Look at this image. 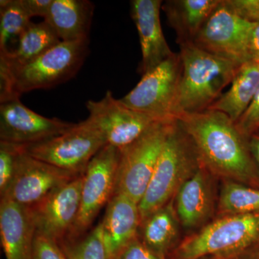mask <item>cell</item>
Returning a JSON list of instances; mask_svg holds the SVG:
<instances>
[{
	"mask_svg": "<svg viewBox=\"0 0 259 259\" xmlns=\"http://www.w3.org/2000/svg\"><path fill=\"white\" fill-rule=\"evenodd\" d=\"M197 150L199 161L213 176L259 189V170L244 136L228 115L216 110L177 117Z\"/></svg>",
	"mask_w": 259,
	"mask_h": 259,
	"instance_id": "6da1fadb",
	"label": "cell"
},
{
	"mask_svg": "<svg viewBox=\"0 0 259 259\" xmlns=\"http://www.w3.org/2000/svg\"><path fill=\"white\" fill-rule=\"evenodd\" d=\"M182 74L175 117L207 110L231 83L241 64L211 54L193 42L180 46Z\"/></svg>",
	"mask_w": 259,
	"mask_h": 259,
	"instance_id": "7a4b0ae2",
	"label": "cell"
},
{
	"mask_svg": "<svg viewBox=\"0 0 259 259\" xmlns=\"http://www.w3.org/2000/svg\"><path fill=\"white\" fill-rule=\"evenodd\" d=\"M89 40L61 41L28 64L8 71L0 68V102L23 93L67 81L81 69L89 54Z\"/></svg>",
	"mask_w": 259,
	"mask_h": 259,
	"instance_id": "3957f363",
	"label": "cell"
},
{
	"mask_svg": "<svg viewBox=\"0 0 259 259\" xmlns=\"http://www.w3.org/2000/svg\"><path fill=\"white\" fill-rule=\"evenodd\" d=\"M200 166L192 139L176 119L144 197L139 202L141 223L173 200L182 185Z\"/></svg>",
	"mask_w": 259,
	"mask_h": 259,
	"instance_id": "277c9868",
	"label": "cell"
},
{
	"mask_svg": "<svg viewBox=\"0 0 259 259\" xmlns=\"http://www.w3.org/2000/svg\"><path fill=\"white\" fill-rule=\"evenodd\" d=\"M259 245V213L217 217L185 238L166 259H202Z\"/></svg>",
	"mask_w": 259,
	"mask_h": 259,
	"instance_id": "5b68a950",
	"label": "cell"
},
{
	"mask_svg": "<svg viewBox=\"0 0 259 259\" xmlns=\"http://www.w3.org/2000/svg\"><path fill=\"white\" fill-rule=\"evenodd\" d=\"M175 120L155 122L134 142L120 149L114 194H123L139 204Z\"/></svg>",
	"mask_w": 259,
	"mask_h": 259,
	"instance_id": "8992f818",
	"label": "cell"
},
{
	"mask_svg": "<svg viewBox=\"0 0 259 259\" xmlns=\"http://www.w3.org/2000/svg\"><path fill=\"white\" fill-rule=\"evenodd\" d=\"M107 144L103 135L87 119L74 124L64 134L22 147L32 157L80 175Z\"/></svg>",
	"mask_w": 259,
	"mask_h": 259,
	"instance_id": "52a82bcc",
	"label": "cell"
},
{
	"mask_svg": "<svg viewBox=\"0 0 259 259\" xmlns=\"http://www.w3.org/2000/svg\"><path fill=\"white\" fill-rule=\"evenodd\" d=\"M182 74L180 53H174L157 67L143 75L120 101L156 122L176 120L175 106Z\"/></svg>",
	"mask_w": 259,
	"mask_h": 259,
	"instance_id": "ba28073f",
	"label": "cell"
},
{
	"mask_svg": "<svg viewBox=\"0 0 259 259\" xmlns=\"http://www.w3.org/2000/svg\"><path fill=\"white\" fill-rule=\"evenodd\" d=\"M120 157V150L107 144L89 163L82 175L77 220L65 241H72L81 238L93 224L102 207L110 202L115 192Z\"/></svg>",
	"mask_w": 259,
	"mask_h": 259,
	"instance_id": "9c48e42d",
	"label": "cell"
},
{
	"mask_svg": "<svg viewBox=\"0 0 259 259\" xmlns=\"http://www.w3.org/2000/svg\"><path fill=\"white\" fill-rule=\"evenodd\" d=\"M253 23L239 16L221 0L199 30L193 44L206 51L243 64L247 62V44Z\"/></svg>",
	"mask_w": 259,
	"mask_h": 259,
	"instance_id": "30bf717a",
	"label": "cell"
},
{
	"mask_svg": "<svg viewBox=\"0 0 259 259\" xmlns=\"http://www.w3.org/2000/svg\"><path fill=\"white\" fill-rule=\"evenodd\" d=\"M77 176L29 156L21 146L14 177L1 199L31 208Z\"/></svg>",
	"mask_w": 259,
	"mask_h": 259,
	"instance_id": "8fae6325",
	"label": "cell"
},
{
	"mask_svg": "<svg viewBox=\"0 0 259 259\" xmlns=\"http://www.w3.org/2000/svg\"><path fill=\"white\" fill-rule=\"evenodd\" d=\"M88 120L103 135L107 144L122 149L156 122L149 116L126 106L110 91L98 101L89 100Z\"/></svg>",
	"mask_w": 259,
	"mask_h": 259,
	"instance_id": "7c38bea8",
	"label": "cell"
},
{
	"mask_svg": "<svg viewBox=\"0 0 259 259\" xmlns=\"http://www.w3.org/2000/svg\"><path fill=\"white\" fill-rule=\"evenodd\" d=\"M74 123L49 118L32 111L20 98L0 105V141L27 146L66 132Z\"/></svg>",
	"mask_w": 259,
	"mask_h": 259,
	"instance_id": "4fadbf2b",
	"label": "cell"
},
{
	"mask_svg": "<svg viewBox=\"0 0 259 259\" xmlns=\"http://www.w3.org/2000/svg\"><path fill=\"white\" fill-rule=\"evenodd\" d=\"M82 175L61 186L30 208L36 233L59 243L68 238L79 212Z\"/></svg>",
	"mask_w": 259,
	"mask_h": 259,
	"instance_id": "5bb4252c",
	"label": "cell"
},
{
	"mask_svg": "<svg viewBox=\"0 0 259 259\" xmlns=\"http://www.w3.org/2000/svg\"><path fill=\"white\" fill-rule=\"evenodd\" d=\"M217 180L201 165L178 191L174 204L180 224L184 228H202L216 212Z\"/></svg>",
	"mask_w": 259,
	"mask_h": 259,
	"instance_id": "9a60e30c",
	"label": "cell"
},
{
	"mask_svg": "<svg viewBox=\"0 0 259 259\" xmlns=\"http://www.w3.org/2000/svg\"><path fill=\"white\" fill-rule=\"evenodd\" d=\"M161 0H132L131 16L139 32L142 59L139 72L147 74L174 54L161 28Z\"/></svg>",
	"mask_w": 259,
	"mask_h": 259,
	"instance_id": "2e32d148",
	"label": "cell"
},
{
	"mask_svg": "<svg viewBox=\"0 0 259 259\" xmlns=\"http://www.w3.org/2000/svg\"><path fill=\"white\" fill-rule=\"evenodd\" d=\"M36 226L30 207L0 201V238L5 259H32Z\"/></svg>",
	"mask_w": 259,
	"mask_h": 259,
	"instance_id": "e0dca14e",
	"label": "cell"
},
{
	"mask_svg": "<svg viewBox=\"0 0 259 259\" xmlns=\"http://www.w3.org/2000/svg\"><path fill=\"white\" fill-rule=\"evenodd\" d=\"M101 224L107 258L117 259L139 235L141 225L139 204L123 194H114L107 204Z\"/></svg>",
	"mask_w": 259,
	"mask_h": 259,
	"instance_id": "ac0fdd59",
	"label": "cell"
},
{
	"mask_svg": "<svg viewBox=\"0 0 259 259\" xmlns=\"http://www.w3.org/2000/svg\"><path fill=\"white\" fill-rule=\"evenodd\" d=\"M95 5L88 0H53L44 20L61 41L89 40Z\"/></svg>",
	"mask_w": 259,
	"mask_h": 259,
	"instance_id": "d6986e66",
	"label": "cell"
},
{
	"mask_svg": "<svg viewBox=\"0 0 259 259\" xmlns=\"http://www.w3.org/2000/svg\"><path fill=\"white\" fill-rule=\"evenodd\" d=\"M221 0H167L161 9L175 30L179 45L193 42Z\"/></svg>",
	"mask_w": 259,
	"mask_h": 259,
	"instance_id": "ffe728a7",
	"label": "cell"
},
{
	"mask_svg": "<svg viewBox=\"0 0 259 259\" xmlns=\"http://www.w3.org/2000/svg\"><path fill=\"white\" fill-rule=\"evenodd\" d=\"M61 41L55 30L47 21L32 22L19 37L14 50L0 54V68L11 71L28 64Z\"/></svg>",
	"mask_w": 259,
	"mask_h": 259,
	"instance_id": "44dd1931",
	"label": "cell"
},
{
	"mask_svg": "<svg viewBox=\"0 0 259 259\" xmlns=\"http://www.w3.org/2000/svg\"><path fill=\"white\" fill-rule=\"evenodd\" d=\"M180 225L173 199L141 223L139 236L150 249L166 259L176 246Z\"/></svg>",
	"mask_w": 259,
	"mask_h": 259,
	"instance_id": "7402d4cb",
	"label": "cell"
},
{
	"mask_svg": "<svg viewBox=\"0 0 259 259\" xmlns=\"http://www.w3.org/2000/svg\"><path fill=\"white\" fill-rule=\"evenodd\" d=\"M259 88V63L245 62L238 68L228 91L207 110H216L236 122L249 106Z\"/></svg>",
	"mask_w": 259,
	"mask_h": 259,
	"instance_id": "603a6c76",
	"label": "cell"
},
{
	"mask_svg": "<svg viewBox=\"0 0 259 259\" xmlns=\"http://www.w3.org/2000/svg\"><path fill=\"white\" fill-rule=\"evenodd\" d=\"M259 213V189L223 180L218 195L217 217Z\"/></svg>",
	"mask_w": 259,
	"mask_h": 259,
	"instance_id": "cb8c5ba5",
	"label": "cell"
},
{
	"mask_svg": "<svg viewBox=\"0 0 259 259\" xmlns=\"http://www.w3.org/2000/svg\"><path fill=\"white\" fill-rule=\"evenodd\" d=\"M22 0L0 1V54H8L18 44L19 37L32 23Z\"/></svg>",
	"mask_w": 259,
	"mask_h": 259,
	"instance_id": "d4e9b609",
	"label": "cell"
},
{
	"mask_svg": "<svg viewBox=\"0 0 259 259\" xmlns=\"http://www.w3.org/2000/svg\"><path fill=\"white\" fill-rule=\"evenodd\" d=\"M68 259H108L101 223L82 239L59 243Z\"/></svg>",
	"mask_w": 259,
	"mask_h": 259,
	"instance_id": "484cf974",
	"label": "cell"
},
{
	"mask_svg": "<svg viewBox=\"0 0 259 259\" xmlns=\"http://www.w3.org/2000/svg\"><path fill=\"white\" fill-rule=\"evenodd\" d=\"M21 146L0 141V197L4 195L14 177Z\"/></svg>",
	"mask_w": 259,
	"mask_h": 259,
	"instance_id": "4316f807",
	"label": "cell"
},
{
	"mask_svg": "<svg viewBox=\"0 0 259 259\" xmlns=\"http://www.w3.org/2000/svg\"><path fill=\"white\" fill-rule=\"evenodd\" d=\"M32 259H68L60 244L51 238L36 233Z\"/></svg>",
	"mask_w": 259,
	"mask_h": 259,
	"instance_id": "83f0119b",
	"label": "cell"
},
{
	"mask_svg": "<svg viewBox=\"0 0 259 259\" xmlns=\"http://www.w3.org/2000/svg\"><path fill=\"white\" fill-rule=\"evenodd\" d=\"M238 129L249 138L259 131V88L250 102L249 106L236 121Z\"/></svg>",
	"mask_w": 259,
	"mask_h": 259,
	"instance_id": "f1b7e54d",
	"label": "cell"
},
{
	"mask_svg": "<svg viewBox=\"0 0 259 259\" xmlns=\"http://www.w3.org/2000/svg\"><path fill=\"white\" fill-rule=\"evenodd\" d=\"M117 259H163L146 245L139 235L122 250Z\"/></svg>",
	"mask_w": 259,
	"mask_h": 259,
	"instance_id": "f546056e",
	"label": "cell"
},
{
	"mask_svg": "<svg viewBox=\"0 0 259 259\" xmlns=\"http://www.w3.org/2000/svg\"><path fill=\"white\" fill-rule=\"evenodd\" d=\"M228 5L241 18L259 23V0H226Z\"/></svg>",
	"mask_w": 259,
	"mask_h": 259,
	"instance_id": "4dcf8cb0",
	"label": "cell"
},
{
	"mask_svg": "<svg viewBox=\"0 0 259 259\" xmlns=\"http://www.w3.org/2000/svg\"><path fill=\"white\" fill-rule=\"evenodd\" d=\"M247 62L259 63V23H253L247 44Z\"/></svg>",
	"mask_w": 259,
	"mask_h": 259,
	"instance_id": "1f68e13d",
	"label": "cell"
},
{
	"mask_svg": "<svg viewBox=\"0 0 259 259\" xmlns=\"http://www.w3.org/2000/svg\"><path fill=\"white\" fill-rule=\"evenodd\" d=\"M24 7L32 18H45L50 10L53 0H22Z\"/></svg>",
	"mask_w": 259,
	"mask_h": 259,
	"instance_id": "d6a6232c",
	"label": "cell"
},
{
	"mask_svg": "<svg viewBox=\"0 0 259 259\" xmlns=\"http://www.w3.org/2000/svg\"><path fill=\"white\" fill-rule=\"evenodd\" d=\"M202 259H259V245L248 249L223 255L206 257Z\"/></svg>",
	"mask_w": 259,
	"mask_h": 259,
	"instance_id": "836d02e7",
	"label": "cell"
},
{
	"mask_svg": "<svg viewBox=\"0 0 259 259\" xmlns=\"http://www.w3.org/2000/svg\"><path fill=\"white\" fill-rule=\"evenodd\" d=\"M249 147L252 156L259 170V131L250 136Z\"/></svg>",
	"mask_w": 259,
	"mask_h": 259,
	"instance_id": "e575fe53",
	"label": "cell"
}]
</instances>
